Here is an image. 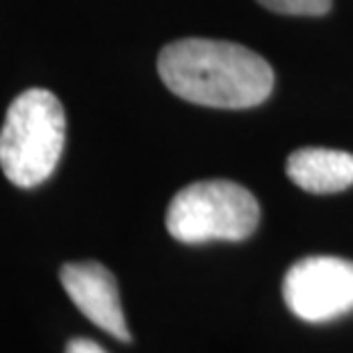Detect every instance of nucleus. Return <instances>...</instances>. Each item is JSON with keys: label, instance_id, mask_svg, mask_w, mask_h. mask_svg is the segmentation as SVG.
I'll return each instance as SVG.
<instances>
[{"label": "nucleus", "instance_id": "obj_5", "mask_svg": "<svg viewBox=\"0 0 353 353\" xmlns=\"http://www.w3.org/2000/svg\"><path fill=\"white\" fill-rule=\"evenodd\" d=\"M59 281L71 301L92 324L121 342L132 340L119 301L117 281L108 267L101 262H69L59 269Z\"/></svg>", "mask_w": 353, "mask_h": 353}, {"label": "nucleus", "instance_id": "obj_1", "mask_svg": "<svg viewBox=\"0 0 353 353\" xmlns=\"http://www.w3.org/2000/svg\"><path fill=\"white\" fill-rule=\"evenodd\" d=\"M157 73L171 94L216 110H246L265 103L274 89V69L239 43L180 39L160 50Z\"/></svg>", "mask_w": 353, "mask_h": 353}, {"label": "nucleus", "instance_id": "obj_4", "mask_svg": "<svg viewBox=\"0 0 353 353\" xmlns=\"http://www.w3.org/2000/svg\"><path fill=\"white\" fill-rule=\"evenodd\" d=\"M283 299L307 324H326L353 310V262L333 255H310L290 267Z\"/></svg>", "mask_w": 353, "mask_h": 353}, {"label": "nucleus", "instance_id": "obj_2", "mask_svg": "<svg viewBox=\"0 0 353 353\" xmlns=\"http://www.w3.org/2000/svg\"><path fill=\"white\" fill-rule=\"evenodd\" d=\"M64 108L48 89H28L12 101L0 130V169L17 187H37L64 151Z\"/></svg>", "mask_w": 353, "mask_h": 353}, {"label": "nucleus", "instance_id": "obj_8", "mask_svg": "<svg viewBox=\"0 0 353 353\" xmlns=\"http://www.w3.org/2000/svg\"><path fill=\"white\" fill-rule=\"evenodd\" d=\"M64 353H108L101 344H96L92 340H85V337H78V340H71L66 344Z\"/></svg>", "mask_w": 353, "mask_h": 353}, {"label": "nucleus", "instance_id": "obj_6", "mask_svg": "<svg viewBox=\"0 0 353 353\" xmlns=\"http://www.w3.org/2000/svg\"><path fill=\"white\" fill-rule=\"evenodd\" d=\"M288 176L310 194H335L353 185V155L333 148H299L288 157Z\"/></svg>", "mask_w": 353, "mask_h": 353}, {"label": "nucleus", "instance_id": "obj_7", "mask_svg": "<svg viewBox=\"0 0 353 353\" xmlns=\"http://www.w3.org/2000/svg\"><path fill=\"white\" fill-rule=\"evenodd\" d=\"M262 7L290 17H321L330 12L333 0H258Z\"/></svg>", "mask_w": 353, "mask_h": 353}, {"label": "nucleus", "instance_id": "obj_3", "mask_svg": "<svg viewBox=\"0 0 353 353\" xmlns=\"http://www.w3.org/2000/svg\"><path fill=\"white\" fill-rule=\"evenodd\" d=\"M260 223V205L232 180H199L169 203L167 230L185 244L242 242Z\"/></svg>", "mask_w": 353, "mask_h": 353}]
</instances>
